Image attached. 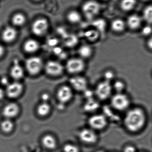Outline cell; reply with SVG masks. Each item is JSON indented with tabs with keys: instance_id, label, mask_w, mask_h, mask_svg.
<instances>
[{
	"instance_id": "33",
	"label": "cell",
	"mask_w": 152,
	"mask_h": 152,
	"mask_svg": "<svg viewBox=\"0 0 152 152\" xmlns=\"http://www.w3.org/2000/svg\"><path fill=\"white\" fill-rule=\"evenodd\" d=\"M64 152H80L78 147L71 144H66L64 147Z\"/></svg>"
},
{
	"instance_id": "7",
	"label": "cell",
	"mask_w": 152,
	"mask_h": 152,
	"mask_svg": "<svg viewBox=\"0 0 152 152\" xmlns=\"http://www.w3.org/2000/svg\"><path fill=\"white\" fill-rule=\"evenodd\" d=\"M45 70L46 73L49 76L56 77L63 74L64 67L59 62L50 60L45 65Z\"/></svg>"
},
{
	"instance_id": "23",
	"label": "cell",
	"mask_w": 152,
	"mask_h": 152,
	"mask_svg": "<svg viewBox=\"0 0 152 152\" xmlns=\"http://www.w3.org/2000/svg\"><path fill=\"white\" fill-rule=\"evenodd\" d=\"M12 23L16 26H22L26 22V18L24 15L22 13H17L13 16Z\"/></svg>"
},
{
	"instance_id": "14",
	"label": "cell",
	"mask_w": 152,
	"mask_h": 152,
	"mask_svg": "<svg viewBox=\"0 0 152 152\" xmlns=\"http://www.w3.org/2000/svg\"><path fill=\"white\" fill-rule=\"evenodd\" d=\"M20 107L17 103H9L3 109L2 114L6 119H11L15 118L20 113Z\"/></svg>"
},
{
	"instance_id": "26",
	"label": "cell",
	"mask_w": 152,
	"mask_h": 152,
	"mask_svg": "<svg viewBox=\"0 0 152 152\" xmlns=\"http://www.w3.org/2000/svg\"><path fill=\"white\" fill-rule=\"evenodd\" d=\"M112 29L115 31L121 32L123 31L125 27V24L121 19H116L112 22L111 24Z\"/></svg>"
},
{
	"instance_id": "25",
	"label": "cell",
	"mask_w": 152,
	"mask_h": 152,
	"mask_svg": "<svg viewBox=\"0 0 152 152\" xmlns=\"http://www.w3.org/2000/svg\"><path fill=\"white\" fill-rule=\"evenodd\" d=\"M136 3V0H122L121 7L124 11H129L134 7Z\"/></svg>"
},
{
	"instance_id": "30",
	"label": "cell",
	"mask_w": 152,
	"mask_h": 152,
	"mask_svg": "<svg viewBox=\"0 0 152 152\" xmlns=\"http://www.w3.org/2000/svg\"><path fill=\"white\" fill-rule=\"evenodd\" d=\"M93 26L97 29L98 31L103 32L105 30L106 23L103 19H99L95 20L93 23Z\"/></svg>"
},
{
	"instance_id": "5",
	"label": "cell",
	"mask_w": 152,
	"mask_h": 152,
	"mask_svg": "<svg viewBox=\"0 0 152 152\" xmlns=\"http://www.w3.org/2000/svg\"><path fill=\"white\" fill-rule=\"evenodd\" d=\"M91 129L94 130H102L107 125V119L102 114H96L91 115L88 121Z\"/></svg>"
},
{
	"instance_id": "18",
	"label": "cell",
	"mask_w": 152,
	"mask_h": 152,
	"mask_svg": "<svg viewBox=\"0 0 152 152\" xmlns=\"http://www.w3.org/2000/svg\"><path fill=\"white\" fill-rule=\"evenodd\" d=\"M39 48V42L35 40H28L24 44V50L28 53H33L36 52Z\"/></svg>"
},
{
	"instance_id": "4",
	"label": "cell",
	"mask_w": 152,
	"mask_h": 152,
	"mask_svg": "<svg viewBox=\"0 0 152 152\" xmlns=\"http://www.w3.org/2000/svg\"><path fill=\"white\" fill-rule=\"evenodd\" d=\"M26 68L28 73L35 76L39 74L43 68V62L39 57H32L26 61Z\"/></svg>"
},
{
	"instance_id": "10",
	"label": "cell",
	"mask_w": 152,
	"mask_h": 152,
	"mask_svg": "<svg viewBox=\"0 0 152 152\" xmlns=\"http://www.w3.org/2000/svg\"><path fill=\"white\" fill-rule=\"evenodd\" d=\"M79 137L81 141L88 145L95 144L98 140L96 133L91 128L81 130L79 132Z\"/></svg>"
},
{
	"instance_id": "16",
	"label": "cell",
	"mask_w": 152,
	"mask_h": 152,
	"mask_svg": "<svg viewBox=\"0 0 152 152\" xmlns=\"http://www.w3.org/2000/svg\"><path fill=\"white\" fill-rule=\"evenodd\" d=\"M18 32L15 29L11 26L6 27L2 33V40L7 43L14 41L17 37Z\"/></svg>"
},
{
	"instance_id": "21",
	"label": "cell",
	"mask_w": 152,
	"mask_h": 152,
	"mask_svg": "<svg viewBox=\"0 0 152 152\" xmlns=\"http://www.w3.org/2000/svg\"><path fill=\"white\" fill-rule=\"evenodd\" d=\"M99 104L97 101L94 100L93 98L87 99V102L84 105V109L88 112H92L96 111L99 107Z\"/></svg>"
},
{
	"instance_id": "31",
	"label": "cell",
	"mask_w": 152,
	"mask_h": 152,
	"mask_svg": "<svg viewBox=\"0 0 152 152\" xmlns=\"http://www.w3.org/2000/svg\"><path fill=\"white\" fill-rule=\"evenodd\" d=\"M85 36L89 40L93 41L96 40L98 38L99 32L97 31L90 30V31H88L86 33Z\"/></svg>"
},
{
	"instance_id": "40",
	"label": "cell",
	"mask_w": 152,
	"mask_h": 152,
	"mask_svg": "<svg viewBox=\"0 0 152 152\" xmlns=\"http://www.w3.org/2000/svg\"><path fill=\"white\" fill-rule=\"evenodd\" d=\"M49 97V96L48 95L46 94V93L43 94V95H42V99H43V100H47V99H48ZM45 100H44V102H45Z\"/></svg>"
},
{
	"instance_id": "27",
	"label": "cell",
	"mask_w": 152,
	"mask_h": 152,
	"mask_svg": "<svg viewBox=\"0 0 152 152\" xmlns=\"http://www.w3.org/2000/svg\"><path fill=\"white\" fill-rule=\"evenodd\" d=\"M68 21L72 23H77L81 20V16L78 12L72 11L68 13L67 15Z\"/></svg>"
},
{
	"instance_id": "36",
	"label": "cell",
	"mask_w": 152,
	"mask_h": 152,
	"mask_svg": "<svg viewBox=\"0 0 152 152\" xmlns=\"http://www.w3.org/2000/svg\"><path fill=\"white\" fill-rule=\"evenodd\" d=\"M6 92L2 89L0 88V100L3 99L6 95Z\"/></svg>"
},
{
	"instance_id": "37",
	"label": "cell",
	"mask_w": 152,
	"mask_h": 152,
	"mask_svg": "<svg viewBox=\"0 0 152 152\" xmlns=\"http://www.w3.org/2000/svg\"><path fill=\"white\" fill-rule=\"evenodd\" d=\"M1 82L2 84L6 85V86L9 84L8 83V80L7 78H6V77L2 78L1 80Z\"/></svg>"
},
{
	"instance_id": "38",
	"label": "cell",
	"mask_w": 152,
	"mask_h": 152,
	"mask_svg": "<svg viewBox=\"0 0 152 152\" xmlns=\"http://www.w3.org/2000/svg\"><path fill=\"white\" fill-rule=\"evenodd\" d=\"M148 46L149 48L152 49V36L149 39L148 42Z\"/></svg>"
},
{
	"instance_id": "13",
	"label": "cell",
	"mask_w": 152,
	"mask_h": 152,
	"mask_svg": "<svg viewBox=\"0 0 152 152\" xmlns=\"http://www.w3.org/2000/svg\"><path fill=\"white\" fill-rule=\"evenodd\" d=\"M73 97L72 88L67 85H63L58 89L57 92V97L62 104H66L72 99Z\"/></svg>"
},
{
	"instance_id": "6",
	"label": "cell",
	"mask_w": 152,
	"mask_h": 152,
	"mask_svg": "<svg viewBox=\"0 0 152 152\" xmlns=\"http://www.w3.org/2000/svg\"><path fill=\"white\" fill-rule=\"evenodd\" d=\"M85 67V63L83 59L80 58H71L67 61L66 64V68L67 72L73 75L82 72Z\"/></svg>"
},
{
	"instance_id": "42",
	"label": "cell",
	"mask_w": 152,
	"mask_h": 152,
	"mask_svg": "<svg viewBox=\"0 0 152 152\" xmlns=\"http://www.w3.org/2000/svg\"><path fill=\"white\" fill-rule=\"evenodd\" d=\"M35 1H41V0H34Z\"/></svg>"
},
{
	"instance_id": "34",
	"label": "cell",
	"mask_w": 152,
	"mask_h": 152,
	"mask_svg": "<svg viewBox=\"0 0 152 152\" xmlns=\"http://www.w3.org/2000/svg\"><path fill=\"white\" fill-rule=\"evenodd\" d=\"M123 152H137V149L134 145H128L124 147Z\"/></svg>"
},
{
	"instance_id": "11",
	"label": "cell",
	"mask_w": 152,
	"mask_h": 152,
	"mask_svg": "<svg viewBox=\"0 0 152 152\" xmlns=\"http://www.w3.org/2000/svg\"><path fill=\"white\" fill-rule=\"evenodd\" d=\"M23 90V84L18 81H16L7 85L5 92L8 97L16 99L22 95Z\"/></svg>"
},
{
	"instance_id": "1",
	"label": "cell",
	"mask_w": 152,
	"mask_h": 152,
	"mask_svg": "<svg viewBox=\"0 0 152 152\" xmlns=\"http://www.w3.org/2000/svg\"><path fill=\"white\" fill-rule=\"evenodd\" d=\"M147 116L141 107H135L128 110L124 119V124L126 129L131 133H137L145 127Z\"/></svg>"
},
{
	"instance_id": "43",
	"label": "cell",
	"mask_w": 152,
	"mask_h": 152,
	"mask_svg": "<svg viewBox=\"0 0 152 152\" xmlns=\"http://www.w3.org/2000/svg\"><path fill=\"white\" fill-rule=\"evenodd\" d=\"M143 1H147V0H143Z\"/></svg>"
},
{
	"instance_id": "17",
	"label": "cell",
	"mask_w": 152,
	"mask_h": 152,
	"mask_svg": "<svg viewBox=\"0 0 152 152\" xmlns=\"http://www.w3.org/2000/svg\"><path fill=\"white\" fill-rule=\"evenodd\" d=\"M42 143L45 148L49 149H54L57 146L56 139L50 134L44 135L42 139Z\"/></svg>"
},
{
	"instance_id": "28",
	"label": "cell",
	"mask_w": 152,
	"mask_h": 152,
	"mask_svg": "<svg viewBox=\"0 0 152 152\" xmlns=\"http://www.w3.org/2000/svg\"><path fill=\"white\" fill-rule=\"evenodd\" d=\"M112 87L113 89L115 91L116 93H123L125 89L126 85L122 81L118 80L113 83Z\"/></svg>"
},
{
	"instance_id": "29",
	"label": "cell",
	"mask_w": 152,
	"mask_h": 152,
	"mask_svg": "<svg viewBox=\"0 0 152 152\" xmlns=\"http://www.w3.org/2000/svg\"><path fill=\"white\" fill-rule=\"evenodd\" d=\"M143 18L146 22L152 23V6L147 7L143 12Z\"/></svg>"
},
{
	"instance_id": "41",
	"label": "cell",
	"mask_w": 152,
	"mask_h": 152,
	"mask_svg": "<svg viewBox=\"0 0 152 152\" xmlns=\"http://www.w3.org/2000/svg\"><path fill=\"white\" fill-rule=\"evenodd\" d=\"M96 152H104V151H102V150H99V151H97Z\"/></svg>"
},
{
	"instance_id": "3",
	"label": "cell",
	"mask_w": 152,
	"mask_h": 152,
	"mask_svg": "<svg viewBox=\"0 0 152 152\" xmlns=\"http://www.w3.org/2000/svg\"><path fill=\"white\" fill-rule=\"evenodd\" d=\"M113 90L111 82L104 80L97 85L94 94L99 100L105 101L111 97Z\"/></svg>"
},
{
	"instance_id": "19",
	"label": "cell",
	"mask_w": 152,
	"mask_h": 152,
	"mask_svg": "<svg viewBox=\"0 0 152 152\" xmlns=\"http://www.w3.org/2000/svg\"><path fill=\"white\" fill-rule=\"evenodd\" d=\"M51 107L48 102H42L38 106L36 109L37 114L41 117H45L49 114Z\"/></svg>"
},
{
	"instance_id": "39",
	"label": "cell",
	"mask_w": 152,
	"mask_h": 152,
	"mask_svg": "<svg viewBox=\"0 0 152 152\" xmlns=\"http://www.w3.org/2000/svg\"><path fill=\"white\" fill-rule=\"evenodd\" d=\"M4 51H5V50H4V48L2 47V46L0 45V57L3 56Z\"/></svg>"
},
{
	"instance_id": "12",
	"label": "cell",
	"mask_w": 152,
	"mask_h": 152,
	"mask_svg": "<svg viewBox=\"0 0 152 152\" xmlns=\"http://www.w3.org/2000/svg\"><path fill=\"white\" fill-rule=\"evenodd\" d=\"M71 88L78 91H83L88 89V80L83 76L75 75L69 80Z\"/></svg>"
},
{
	"instance_id": "2",
	"label": "cell",
	"mask_w": 152,
	"mask_h": 152,
	"mask_svg": "<svg viewBox=\"0 0 152 152\" xmlns=\"http://www.w3.org/2000/svg\"><path fill=\"white\" fill-rule=\"evenodd\" d=\"M110 98V103L112 107L119 112L127 110L130 104L129 98L124 92L116 93Z\"/></svg>"
},
{
	"instance_id": "24",
	"label": "cell",
	"mask_w": 152,
	"mask_h": 152,
	"mask_svg": "<svg viewBox=\"0 0 152 152\" xmlns=\"http://www.w3.org/2000/svg\"><path fill=\"white\" fill-rule=\"evenodd\" d=\"M79 54L83 58H88L92 54V50L88 45H83L79 49Z\"/></svg>"
},
{
	"instance_id": "15",
	"label": "cell",
	"mask_w": 152,
	"mask_h": 152,
	"mask_svg": "<svg viewBox=\"0 0 152 152\" xmlns=\"http://www.w3.org/2000/svg\"><path fill=\"white\" fill-rule=\"evenodd\" d=\"M10 74L11 77L16 81L19 80L24 76L23 68L17 59H15L13 64L10 69Z\"/></svg>"
},
{
	"instance_id": "9",
	"label": "cell",
	"mask_w": 152,
	"mask_h": 152,
	"mask_svg": "<svg viewBox=\"0 0 152 152\" xmlns=\"http://www.w3.org/2000/svg\"><path fill=\"white\" fill-rule=\"evenodd\" d=\"M49 23L48 20L44 18L36 19L31 26L32 32L36 36H40L45 34L48 31Z\"/></svg>"
},
{
	"instance_id": "8",
	"label": "cell",
	"mask_w": 152,
	"mask_h": 152,
	"mask_svg": "<svg viewBox=\"0 0 152 152\" xmlns=\"http://www.w3.org/2000/svg\"><path fill=\"white\" fill-rule=\"evenodd\" d=\"M82 10L87 18L92 19L98 14L100 10V6L96 1H89L83 4Z\"/></svg>"
},
{
	"instance_id": "22",
	"label": "cell",
	"mask_w": 152,
	"mask_h": 152,
	"mask_svg": "<svg viewBox=\"0 0 152 152\" xmlns=\"http://www.w3.org/2000/svg\"><path fill=\"white\" fill-rule=\"evenodd\" d=\"M15 127L14 122L11 119H6L1 124V128L3 132L10 133L13 130Z\"/></svg>"
},
{
	"instance_id": "44",
	"label": "cell",
	"mask_w": 152,
	"mask_h": 152,
	"mask_svg": "<svg viewBox=\"0 0 152 152\" xmlns=\"http://www.w3.org/2000/svg\"><path fill=\"white\" fill-rule=\"evenodd\" d=\"M105 1H106V0H105Z\"/></svg>"
},
{
	"instance_id": "32",
	"label": "cell",
	"mask_w": 152,
	"mask_h": 152,
	"mask_svg": "<svg viewBox=\"0 0 152 152\" xmlns=\"http://www.w3.org/2000/svg\"><path fill=\"white\" fill-rule=\"evenodd\" d=\"M104 80L111 82L115 77L114 72L112 70H108L106 71L104 73Z\"/></svg>"
},
{
	"instance_id": "35",
	"label": "cell",
	"mask_w": 152,
	"mask_h": 152,
	"mask_svg": "<svg viewBox=\"0 0 152 152\" xmlns=\"http://www.w3.org/2000/svg\"><path fill=\"white\" fill-rule=\"evenodd\" d=\"M152 32V28L150 26H145L142 30V34L145 36L149 35Z\"/></svg>"
},
{
	"instance_id": "20",
	"label": "cell",
	"mask_w": 152,
	"mask_h": 152,
	"mask_svg": "<svg viewBox=\"0 0 152 152\" xmlns=\"http://www.w3.org/2000/svg\"><path fill=\"white\" fill-rule=\"evenodd\" d=\"M141 20L139 16L132 15L129 17L127 20V23L129 27L132 29H136L140 26Z\"/></svg>"
}]
</instances>
